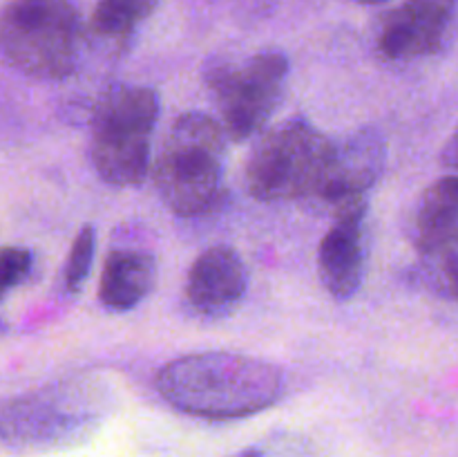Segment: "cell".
I'll list each match as a JSON object with an SVG mask.
<instances>
[{"label":"cell","mask_w":458,"mask_h":457,"mask_svg":"<svg viewBox=\"0 0 458 457\" xmlns=\"http://www.w3.org/2000/svg\"><path fill=\"white\" fill-rule=\"evenodd\" d=\"M161 397L191 417L244 419L280 401L284 375L271 361L237 352L183 354L157 375Z\"/></svg>","instance_id":"cell-1"},{"label":"cell","mask_w":458,"mask_h":457,"mask_svg":"<svg viewBox=\"0 0 458 457\" xmlns=\"http://www.w3.org/2000/svg\"><path fill=\"white\" fill-rule=\"evenodd\" d=\"M110 390L92 376L56 381L3 406V444L16 455L88 442L110 412Z\"/></svg>","instance_id":"cell-2"},{"label":"cell","mask_w":458,"mask_h":457,"mask_svg":"<svg viewBox=\"0 0 458 457\" xmlns=\"http://www.w3.org/2000/svg\"><path fill=\"white\" fill-rule=\"evenodd\" d=\"M226 130L206 112H183L170 124L155 160L159 197L173 213L197 218L224 195Z\"/></svg>","instance_id":"cell-3"},{"label":"cell","mask_w":458,"mask_h":457,"mask_svg":"<svg viewBox=\"0 0 458 457\" xmlns=\"http://www.w3.org/2000/svg\"><path fill=\"white\" fill-rule=\"evenodd\" d=\"M159 110V94L148 85H112L97 99L89 116V157L103 182L116 188L143 184Z\"/></svg>","instance_id":"cell-4"},{"label":"cell","mask_w":458,"mask_h":457,"mask_svg":"<svg viewBox=\"0 0 458 457\" xmlns=\"http://www.w3.org/2000/svg\"><path fill=\"white\" fill-rule=\"evenodd\" d=\"M81 16L72 0H9L0 43L9 65L36 81L67 79L79 65Z\"/></svg>","instance_id":"cell-5"},{"label":"cell","mask_w":458,"mask_h":457,"mask_svg":"<svg viewBox=\"0 0 458 457\" xmlns=\"http://www.w3.org/2000/svg\"><path fill=\"white\" fill-rule=\"evenodd\" d=\"M334 146V139L302 116L282 121L255 142L244 168L246 188L271 204L318 195Z\"/></svg>","instance_id":"cell-6"},{"label":"cell","mask_w":458,"mask_h":457,"mask_svg":"<svg viewBox=\"0 0 458 457\" xmlns=\"http://www.w3.org/2000/svg\"><path fill=\"white\" fill-rule=\"evenodd\" d=\"M286 76L289 58L280 49H262L242 61L215 58L204 67V83L228 139L246 142L264 133L284 97Z\"/></svg>","instance_id":"cell-7"},{"label":"cell","mask_w":458,"mask_h":457,"mask_svg":"<svg viewBox=\"0 0 458 457\" xmlns=\"http://www.w3.org/2000/svg\"><path fill=\"white\" fill-rule=\"evenodd\" d=\"M367 209V195L334 204V222L318 246V273L335 300L353 298L365 280Z\"/></svg>","instance_id":"cell-8"},{"label":"cell","mask_w":458,"mask_h":457,"mask_svg":"<svg viewBox=\"0 0 458 457\" xmlns=\"http://www.w3.org/2000/svg\"><path fill=\"white\" fill-rule=\"evenodd\" d=\"M456 9L458 0H405L383 18L378 52L394 63L419 61L441 52Z\"/></svg>","instance_id":"cell-9"},{"label":"cell","mask_w":458,"mask_h":457,"mask_svg":"<svg viewBox=\"0 0 458 457\" xmlns=\"http://www.w3.org/2000/svg\"><path fill=\"white\" fill-rule=\"evenodd\" d=\"M387 164V142L374 125H365L335 142L325 182L318 197L327 204H338L347 197L367 195Z\"/></svg>","instance_id":"cell-10"},{"label":"cell","mask_w":458,"mask_h":457,"mask_svg":"<svg viewBox=\"0 0 458 457\" xmlns=\"http://www.w3.org/2000/svg\"><path fill=\"white\" fill-rule=\"evenodd\" d=\"M246 289V263L231 245L208 246L188 269L186 300L201 316H226L242 303Z\"/></svg>","instance_id":"cell-11"},{"label":"cell","mask_w":458,"mask_h":457,"mask_svg":"<svg viewBox=\"0 0 458 457\" xmlns=\"http://www.w3.org/2000/svg\"><path fill=\"white\" fill-rule=\"evenodd\" d=\"M410 237L423 254L458 246V175L429 184L411 211Z\"/></svg>","instance_id":"cell-12"},{"label":"cell","mask_w":458,"mask_h":457,"mask_svg":"<svg viewBox=\"0 0 458 457\" xmlns=\"http://www.w3.org/2000/svg\"><path fill=\"white\" fill-rule=\"evenodd\" d=\"M157 258L146 249H114L107 254L98 280V300L110 312H130L157 285Z\"/></svg>","instance_id":"cell-13"},{"label":"cell","mask_w":458,"mask_h":457,"mask_svg":"<svg viewBox=\"0 0 458 457\" xmlns=\"http://www.w3.org/2000/svg\"><path fill=\"white\" fill-rule=\"evenodd\" d=\"M157 4L159 0H98L89 18V30L98 39L121 43L155 13Z\"/></svg>","instance_id":"cell-14"},{"label":"cell","mask_w":458,"mask_h":457,"mask_svg":"<svg viewBox=\"0 0 458 457\" xmlns=\"http://www.w3.org/2000/svg\"><path fill=\"white\" fill-rule=\"evenodd\" d=\"M419 280L432 294L458 305V246L420 255Z\"/></svg>","instance_id":"cell-15"},{"label":"cell","mask_w":458,"mask_h":457,"mask_svg":"<svg viewBox=\"0 0 458 457\" xmlns=\"http://www.w3.org/2000/svg\"><path fill=\"white\" fill-rule=\"evenodd\" d=\"M94 251H97V231L92 224H83L72 242L65 267H63V285L67 291H79L88 280L94 264Z\"/></svg>","instance_id":"cell-16"},{"label":"cell","mask_w":458,"mask_h":457,"mask_svg":"<svg viewBox=\"0 0 458 457\" xmlns=\"http://www.w3.org/2000/svg\"><path fill=\"white\" fill-rule=\"evenodd\" d=\"M34 264V255L30 249L22 246H4L3 249V287L4 291L18 287L31 272Z\"/></svg>","instance_id":"cell-17"},{"label":"cell","mask_w":458,"mask_h":457,"mask_svg":"<svg viewBox=\"0 0 458 457\" xmlns=\"http://www.w3.org/2000/svg\"><path fill=\"white\" fill-rule=\"evenodd\" d=\"M441 164L445 166L452 173H458V125L452 130V134L447 137L445 146L441 151Z\"/></svg>","instance_id":"cell-18"},{"label":"cell","mask_w":458,"mask_h":457,"mask_svg":"<svg viewBox=\"0 0 458 457\" xmlns=\"http://www.w3.org/2000/svg\"><path fill=\"white\" fill-rule=\"evenodd\" d=\"M360 4H380V3H387V0H356Z\"/></svg>","instance_id":"cell-19"}]
</instances>
